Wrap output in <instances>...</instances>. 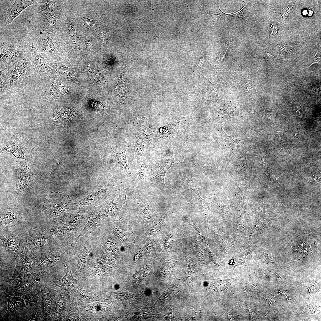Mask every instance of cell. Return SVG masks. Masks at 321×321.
Wrapping results in <instances>:
<instances>
[{
	"mask_svg": "<svg viewBox=\"0 0 321 321\" xmlns=\"http://www.w3.org/2000/svg\"><path fill=\"white\" fill-rule=\"evenodd\" d=\"M75 114L73 108L67 106L59 107L55 110L52 116L54 123L61 124L67 122Z\"/></svg>",
	"mask_w": 321,
	"mask_h": 321,
	"instance_id": "cell-26",
	"label": "cell"
},
{
	"mask_svg": "<svg viewBox=\"0 0 321 321\" xmlns=\"http://www.w3.org/2000/svg\"><path fill=\"white\" fill-rule=\"evenodd\" d=\"M52 234L47 226L37 227L27 232L26 246L34 253L45 252L49 249Z\"/></svg>",
	"mask_w": 321,
	"mask_h": 321,
	"instance_id": "cell-4",
	"label": "cell"
},
{
	"mask_svg": "<svg viewBox=\"0 0 321 321\" xmlns=\"http://www.w3.org/2000/svg\"><path fill=\"white\" fill-rule=\"evenodd\" d=\"M34 70L29 57L15 60L7 67L0 69V94L20 87Z\"/></svg>",
	"mask_w": 321,
	"mask_h": 321,
	"instance_id": "cell-1",
	"label": "cell"
},
{
	"mask_svg": "<svg viewBox=\"0 0 321 321\" xmlns=\"http://www.w3.org/2000/svg\"><path fill=\"white\" fill-rule=\"evenodd\" d=\"M84 42L87 51H91L94 49L95 47L94 42L89 36L87 35L85 36Z\"/></svg>",
	"mask_w": 321,
	"mask_h": 321,
	"instance_id": "cell-38",
	"label": "cell"
},
{
	"mask_svg": "<svg viewBox=\"0 0 321 321\" xmlns=\"http://www.w3.org/2000/svg\"><path fill=\"white\" fill-rule=\"evenodd\" d=\"M37 7L38 18L47 31L53 33L61 21L60 8L54 0H41Z\"/></svg>",
	"mask_w": 321,
	"mask_h": 321,
	"instance_id": "cell-2",
	"label": "cell"
},
{
	"mask_svg": "<svg viewBox=\"0 0 321 321\" xmlns=\"http://www.w3.org/2000/svg\"><path fill=\"white\" fill-rule=\"evenodd\" d=\"M41 300L39 303L41 306V317L48 320L51 319L50 314L53 306L55 305L56 300L59 298L62 289L54 290L44 285L40 286Z\"/></svg>",
	"mask_w": 321,
	"mask_h": 321,
	"instance_id": "cell-13",
	"label": "cell"
},
{
	"mask_svg": "<svg viewBox=\"0 0 321 321\" xmlns=\"http://www.w3.org/2000/svg\"><path fill=\"white\" fill-rule=\"evenodd\" d=\"M72 203L68 196L64 193L53 192L49 195L44 201L43 214L48 218L63 215L71 207Z\"/></svg>",
	"mask_w": 321,
	"mask_h": 321,
	"instance_id": "cell-3",
	"label": "cell"
},
{
	"mask_svg": "<svg viewBox=\"0 0 321 321\" xmlns=\"http://www.w3.org/2000/svg\"><path fill=\"white\" fill-rule=\"evenodd\" d=\"M38 312V306L36 304L32 308V317L30 321H41Z\"/></svg>",
	"mask_w": 321,
	"mask_h": 321,
	"instance_id": "cell-39",
	"label": "cell"
},
{
	"mask_svg": "<svg viewBox=\"0 0 321 321\" xmlns=\"http://www.w3.org/2000/svg\"><path fill=\"white\" fill-rule=\"evenodd\" d=\"M127 148L122 152H115L110 145L108 147L104 154V162L105 165L114 174H125L131 177L132 173L128 164L125 155Z\"/></svg>",
	"mask_w": 321,
	"mask_h": 321,
	"instance_id": "cell-6",
	"label": "cell"
},
{
	"mask_svg": "<svg viewBox=\"0 0 321 321\" xmlns=\"http://www.w3.org/2000/svg\"><path fill=\"white\" fill-rule=\"evenodd\" d=\"M218 7V10L215 13L213 14L218 15H220L221 18L224 19L229 18H240L244 19V17L243 14L246 10V6H244L240 10L237 12L231 14H226L221 11Z\"/></svg>",
	"mask_w": 321,
	"mask_h": 321,
	"instance_id": "cell-36",
	"label": "cell"
},
{
	"mask_svg": "<svg viewBox=\"0 0 321 321\" xmlns=\"http://www.w3.org/2000/svg\"><path fill=\"white\" fill-rule=\"evenodd\" d=\"M22 44L16 42H1L0 44V69L7 67L12 62L29 57Z\"/></svg>",
	"mask_w": 321,
	"mask_h": 321,
	"instance_id": "cell-5",
	"label": "cell"
},
{
	"mask_svg": "<svg viewBox=\"0 0 321 321\" xmlns=\"http://www.w3.org/2000/svg\"><path fill=\"white\" fill-rule=\"evenodd\" d=\"M0 235V239L5 250L20 254L27 246V232L17 230L8 231Z\"/></svg>",
	"mask_w": 321,
	"mask_h": 321,
	"instance_id": "cell-8",
	"label": "cell"
},
{
	"mask_svg": "<svg viewBox=\"0 0 321 321\" xmlns=\"http://www.w3.org/2000/svg\"><path fill=\"white\" fill-rule=\"evenodd\" d=\"M68 93V87L67 84L49 76L44 89L45 96L54 99H60L65 97Z\"/></svg>",
	"mask_w": 321,
	"mask_h": 321,
	"instance_id": "cell-16",
	"label": "cell"
},
{
	"mask_svg": "<svg viewBox=\"0 0 321 321\" xmlns=\"http://www.w3.org/2000/svg\"><path fill=\"white\" fill-rule=\"evenodd\" d=\"M36 1L15 0L12 6L8 9L6 14L7 24H11L14 19L26 7L35 3Z\"/></svg>",
	"mask_w": 321,
	"mask_h": 321,
	"instance_id": "cell-23",
	"label": "cell"
},
{
	"mask_svg": "<svg viewBox=\"0 0 321 321\" xmlns=\"http://www.w3.org/2000/svg\"><path fill=\"white\" fill-rule=\"evenodd\" d=\"M47 64L56 70L65 81H70L80 86L81 82L75 68L67 67L61 62L46 59Z\"/></svg>",
	"mask_w": 321,
	"mask_h": 321,
	"instance_id": "cell-18",
	"label": "cell"
},
{
	"mask_svg": "<svg viewBox=\"0 0 321 321\" xmlns=\"http://www.w3.org/2000/svg\"><path fill=\"white\" fill-rule=\"evenodd\" d=\"M187 184L189 188L194 191L198 196L201 204L203 213L206 216L208 215V212L206 206L205 201L203 199L199 194L195 182L192 177L189 178L187 181Z\"/></svg>",
	"mask_w": 321,
	"mask_h": 321,
	"instance_id": "cell-35",
	"label": "cell"
},
{
	"mask_svg": "<svg viewBox=\"0 0 321 321\" xmlns=\"http://www.w3.org/2000/svg\"><path fill=\"white\" fill-rule=\"evenodd\" d=\"M153 170L152 166L142 163L139 170L135 174H131V177L133 180L134 185L139 183L146 177L153 176Z\"/></svg>",
	"mask_w": 321,
	"mask_h": 321,
	"instance_id": "cell-30",
	"label": "cell"
},
{
	"mask_svg": "<svg viewBox=\"0 0 321 321\" xmlns=\"http://www.w3.org/2000/svg\"><path fill=\"white\" fill-rule=\"evenodd\" d=\"M38 51L48 59L58 57L62 52L58 39L53 33L44 31L38 36L37 43Z\"/></svg>",
	"mask_w": 321,
	"mask_h": 321,
	"instance_id": "cell-7",
	"label": "cell"
},
{
	"mask_svg": "<svg viewBox=\"0 0 321 321\" xmlns=\"http://www.w3.org/2000/svg\"><path fill=\"white\" fill-rule=\"evenodd\" d=\"M2 151L11 153L16 157L26 158L30 150V147L24 142L17 134L13 135L10 139L1 147Z\"/></svg>",
	"mask_w": 321,
	"mask_h": 321,
	"instance_id": "cell-14",
	"label": "cell"
},
{
	"mask_svg": "<svg viewBox=\"0 0 321 321\" xmlns=\"http://www.w3.org/2000/svg\"><path fill=\"white\" fill-rule=\"evenodd\" d=\"M113 190L109 185H96L91 193L79 202L72 203L71 207H78L79 209H86L104 202Z\"/></svg>",
	"mask_w": 321,
	"mask_h": 321,
	"instance_id": "cell-10",
	"label": "cell"
},
{
	"mask_svg": "<svg viewBox=\"0 0 321 321\" xmlns=\"http://www.w3.org/2000/svg\"><path fill=\"white\" fill-rule=\"evenodd\" d=\"M174 162L172 152H166L158 164L155 179L158 184L162 188H166L164 183L165 174Z\"/></svg>",
	"mask_w": 321,
	"mask_h": 321,
	"instance_id": "cell-21",
	"label": "cell"
},
{
	"mask_svg": "<svg viewBox=\"0 0 321 321\" xmlns=\"http://www.w3.org/2000/svg\"><path fill=\"white\" fill-rule=\"evenodd\" d=\"M15 268L12 278H20L28 273H32L36 269V256L26 246L20 254H15Z\"/></svg>",
	"mask_w": 321,
	"mask_h": 321,
	"instance_id": "cell-9",
	"label": "cell"
},
{
	"mask_svg": "<svg viewBox=\"0 0 321 321\" xmlns=\"http://www.w3.org/2000/svg\"><path fill=\"white\" fill-rule=\"evenodd\" d=\"M237 280V278L230 279H220L215 281L212 285V291L214 292H225L228 289L233 282Z\"/></svg>",
	"mask_w": 321,
	"mask_h": 321,
	"instance_id": "cell-33",
	"label": "cell"
},
{
	"mask_svg": "<svg viewBox=\"0 0 321 321\" xmlns=\"http://www.w3.org/2000/svg\"><path fill=\"white\" fill-rule=\"evenodd\" d=\"M101 207L102 206L100 205L97 207L95 210H92L90 214L87 223L80 235L75 239L74 243L72 245V246H75L80 237L83 236L89 229L97 226L100 220V214L102 211V209H101Z\"/></svg>",
	"mask_w": 321,
	"mask_h": 321,
	"instance_id": "cell-27",
	"label": "cell"
},
{
	"mask_svg": "<svg viewBox=\"0 0 321 321\" xmlns=\"http://www.w3.org/2000/svg\"><path fill=\"white\" fill-rule=\"evenodd\" d=\"M73 300L76 303H82L85 304L93 301H99L100 298L97 295L89 292L85 290L78 288L75 292Z\"/></svg>",
	"mask_w": 321,
	"mask_h": 321,
	"instance_id": "cell-28",
	"label": "cell"
},
{
	"mask_svg": "<svg viewBox=\"0 0 321 321\" xmlns=\"http://www.w3.org/2000/svg\"><path fill=\"white\" fill-rule=\"evenodd\" d=\"M217 140L220 144L223 151L231 155L245 142V139H235L226 133L220 127L218 131Z\"/></svg>",
	"mask_w": 321,
	"mask_h": 321,
	"instance_id": "cell-19",
	"label": "cell"
},
{
	"mask_svg": "<svg viewBox=\"0 0 321 321\" xmlns=\"http://www.w3.org/2000/svg\"><path fill=\"white\" fill-rule=\"evenodd\" d=\"M45 272L43 270L40 273L32 272L25 274L21 278L9 279L13 293L18 296L26 295L32 290L33 285L41 281Z\"/></svg>",
	"mask_w": 321,
	"mask_h": 321,
	"instance_id": "cell-11",
	"label": "cell"
},
{
	"mask_svg": "<svg viewBox=\"0 0 321 321\" xmlns=\"http://www.w3.org/2000/svg\"><path fill=\"white\" fill-rule=\"evenodd\" d=\"M63 27V32L73 48L76 52L80 53L81 50V39L75 24L67 19L64 20Z\"/></svg>",
	"mask_w": 321,
	"mask_h": 321,
	"instance_id": "cell-20",
	"label": "cell"
},
{
	"mask_svg": "<svg viewBox=\"0 0 321 321\" xmlns=\"http://www.w3.org/2000/svg\"><path fill=\"white\" fill-rule=\"evenodd\" d=\"M82 22L84 26L88 28L94 27L95 26V23L92 21L86 18H84L82 19Z\"/></svg>",
	"mask_w": 321,
	"mask_h": 321,
	"instance_id": "cell-40",
	"label": "cell"
},
{
	"mask_svg": "<svg viewBox=\"0 0 321 321\" xmlns=\"http://www.w3.org/2000/svg\"><path fill=\"white\" fill-rule=\"evenodd\" d=\"M181 287L177 283L172 284L166 291L164 292L160 298L157 303L167 302L175 296L181 290Z\"/></svg>",
	"mask_w": 321,
	"mask_h": 321,
	"instance_id": "cell-32",
	"label": "cell"
},
{
	"mask_svg": "<svg viewBox=\"0 0 321 321\" xmlns=\"http://www.w3.org/2000/svg\"><path fill=\"white\" fill-rule=\"evenodd\" d=\"M70 294L68 291L62 289L59 299L55 304L51 317L54 320H62L71 313Z\"/></svg>",
	"mask_w": 321,
	"mask_h": 321,
	"instance_id": "cell-15",
	"label": "cell"
},
{
	"mask_svg": "<svg viewBox=\"0 0 321 321\" xmlns=\"http://www.w3.org/2000/svg\"><path fill=\"white\" fill-rule=\"evenodd\" d=\"M85 65L89 79L94 83H99L102 79V75L97 67L91 62H86Z\"/></svg>",
	"mask_w": 321,
	"mask_h": 321,
	"instance_id": "cell-31",
	"label": "cell"
},
{
	"mask_svg": "<svg viewBox=\"0 0 321 321\" xmlns=\"http://www.w3.org/2000/svg\"><path fill=\"white\" fill-rule=\"evenodd\" d=\"M133 135L130 139L131 145L133 147L135 152L134 157L140 165L142 163V158L144 149L146 145L145 143L136 134Z\"/></svg>",
	"mask_w": 321,
	"mask_h": 321,
	"instance_id": "cell-29",
	"label": "cell"
},
{
	"mask_svg": "<svg viewBox=\"0 0 321 321\" xmlns=\"http://www.w3.org/2000/svg\"><path fill=\"white\" fill-rule=\"evenodd\" d=\"M66 275L61 279L56 281H49L46 283L57 286L62 289L67 291H76L78 288L76 280L73 276L71 271L67 264Z\"/></svg>",
	"mask_w": 321,
	"mask_h": 321,
	"instance_id": "cell-22",
	"label": "cell"
},
{
	"mask_svg": "<svg viewBox=\"0 0 321 321\" xmlns=\"http://www.w3.org/2000/svg\"><path fill=\"white\" fill-rule=\"evenodd\" d=\"M263 171L264 174L268 179L273 183H278L276 180L278 176L274 171L270 170L268 168L265 167Z\"/></svg>",
	"mask_w": 321,
	"mask_h": 321,
	"instance_id": "cell-37",
	"label": "cell"
},
{
	"mask_svg": "<svg viewBox=\"0 0 321 321\" xmlns=\"http://www.w3.org/2000/svg\"><path fill=\"white\" fill-rule=\"evenodd\" d=\"M241 84V89L246 95H252L256 94V84L254 81L243 77L242 78Z\"/></svg>",
	"mask_w": 321,
	"mask_h": 321,
	"instance_id": "cell-34",
	"label": "cell"
},
{
	"mask_svg": "<svg viewBox=\"0 0 321 321\" xmlns=\"http://www.w3.org/2000/svg\"><path fill=\"white\" fill-rule=\"evenodd\" d=\"M18 221V215L15 210L11 207H7L1 211L0 226L3 227L6 231L9 228L11 227V230H14L13 227L15 230L20 229L18 226L17 224Z\"/></svg>",
	"mask_w": 321,
	"mask_h": 321,
	"instance_id": "cell-25",
	"label": "cell"
},
{
	"mask_svg": "<svg viewBox=\"0 0 321 321\" xmlns=\"http://www.w3.org/2000/svg\"><path fill=\"white\" fill-rule=\"evenodd\" d=\"M31 54L29 56L32 67L35 70L34 73L48 72L52 75L56 76L58 74L55 70L47 64L45 59L34 46L33 42L29 44Z\"/></svg>",
	"mask_w": 321,
	"mask_h": 321,
	"instance_id": "cell-17",
	"label": "cell"
},
{
	"mask_svg": "<svg viewBox=\"0 0 321 321\" xmlns=\"http://www.w3.org/2000/svg\"><path fill=\"white\" fill-rule=\"evenodd\" d=\"M18 188L19 191H22L35 178V175L27 165L21 163L18 168Z\"/></svg>",
	"mask_w": 321,
	"mask_h": 321,
	"instance_id": "cell-24",
	"label": "cell"
},
{
	"mask_svg": "<svg viewBox=\"0 0 321 321\" xmlns=\"http://www.w3.org/2000/svg\"><path fill=\"white\" fill-rule=\"evenodd\" d=\"M5 298L8 304V309L7 312L2 317V320H7L10 316L15 311L23 308L27 309L26 306L31 303H39V298L37 296L36 290L32 289L26 295L16 297L11 296L5 294Z\"/></svg>",
	"mask_w": 321,
	"mask_h": 321,
	"instance_id": "cell-12",
	"label": "cell"
}]
</instances>
